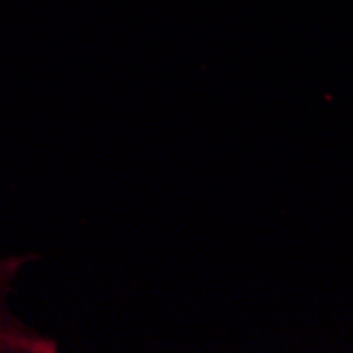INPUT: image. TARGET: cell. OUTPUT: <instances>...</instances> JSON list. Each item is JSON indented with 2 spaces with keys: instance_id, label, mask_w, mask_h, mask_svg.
Listing matches in <instances>:
<instances>
[{
  "instance_id": "1",
  "label": "cell",
  "mask_w": 353,
  "mask_h": 353,
  "mask_svg": "<svg viewBox=\"0 0 353 353\" xmlns=\"http://www.w3.org/2000/svg\"><path fill=\"white\" fill-rule=\"evenodd\" d=\"M37 259L39 256L32 252L0 259V353H55L57 351V343L49 334L28 326L11 309V294L19 275Z\"/></svg>"
}]
</instances>
